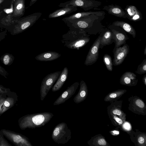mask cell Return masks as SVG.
I'll return each mask as SVG.
<instances>
[{
    "mask_svg": "<svg viewBox=\"0 0 146 146\" xmlns=\"http://www.w3.org/2000/svg\"><path fill=\"white\" fill-rule=\"evenodd\" d=\"M89 36L82 30L69 28L68 32L62 35L61 41L68 48L78 50L89 42Z\"/></svg>",
    "mask_w": 146,
    "mask_h": 146,
    "instance_id": "1",
    "label": "cell"
},
{
    "mask_svg": "<svg viewBox=\"0 0 146 146\" xmlns=\"http://www.w3.org/2000/svg\"><path fill=\"white\" fill-rule=\"evenodd\" d=\"M53 116L52 113L49 112L29 114L19 119V125L22 130L40 127L48 123Z\"/></svg>",
    "mask_w": 146,
    "mask_h": 146,
    "instance_id": "2",
    "label": "cell"
},
{
    "mask_svg": "<svg viewBox=\"0 0 146 146\" xmlns=\"http://www.w3.org/2000/svg\"><path fill=\"white\" fill-rule=\"evenodd\" d=\"M42 15V13L36 12L14 20L8 30L11 34L13 35L21 33L32 27Z\"/></svg>",
    "mask_w": 146,
    "mask_h": 146,
    "instance_id": "3",
    "label": "cell"
},
{
    "mask_svg": "<svg viewBox=\"0 0 146 146\" xmlns=\"http://www.w3.org/2000/svg\"><path fill=\"white\" fill-rule=\"evenodd\" d=\"M51 137L53 141L58 144H64L71 139V132L67 124L65 122H62L54 127Z\"/></svg>",
    "mask_w": 146,
    "mask_h": 146,
    "instance_id": "4",
    "label": "cell"
},
{
    "mask_svg": "<svg viewBox=\"0 0 146 146\" xmlns=\"http://www.w3.org/2000/svg\"><path fill=\"white\" fill-rule=\"evenodd\" d=\"M61 71H58L48 74L42 80L40 86V100L43 101L59 77Z\"/></svg>",
    "mask_w": 146,
    "mask_h": 146,
    "instance_id": "5",
    "label": "cell"
},
{
    "mask_svg": "<svg viewBox=\"0 0 146 146\" xmlns=\"http://www.w3.org/2000/svg\"><path fill=\"white\" fill-rule=\"evenodd\" d=\"M101 2L94 0H70L61 3L58 5L60 7H80L85 11L96 8L101 5Z\"/></svg>",
    "mask_w": 146,
    "mask_h": 146,
    "instance_id": "6",
    "label": "cell"
},
{
    "mask_svg": "<svg viewBox=\"0 0 146 146\" xmlns=\"http://www.w3.org/2000/svg\"><path fill=\"white\" fill-rule=\"evenodd\" d=\"M1 131L3 135L15 145L33 146L29 139L21 134L5 129Z\"/></svg>",
    "mask_w": 146,
    "mask_h": 146,
    "instance_id": "7",
    "label": "cell"
},
{
    "mask_svg": "<svg viewBox=\"0 0 146 146\" xmlns=\"http://www.w3.org/2000/svg\"><path fill=\"white\" fill-rule=\"evenodd\" d=\"M102 36H99L91 47L86 56L84 64L91 65L97 60L99 56V49Z\"/></svg>",
    "mask_w": 146,
    "mask_h": 146,
    "instance_id": "8",
    "label": "cell"
},
{
    "mask_svg": "<svg viewBox=\"0 0 146 146\" xmlns=\"http://www.w3.org/2000/svg\"><path fill=\"white\" fill-rule=\"evenodd\" d=\"M92 15L64 22L69 28L78 29L84 31L91 25L92 21L91 19Z\"/></svg>",
    "mask_w": 146,
    "mask_h": 146,
    "instance_id": "9",
    "label": "cell"
},
{
    "mask_svg": "<svg viewBox=\"0 0 146 146\" xmlns=\"http://www.w3.org/2000/svg\"><path fill=\"white\" fill-rule=\"evenodd\" d=\"M79 85L78 82H76L68 87L53 103L54 106L58 105L64 103L75 93Z\"/></svg>",
    "mask_w": 146,
    "mask_h": 146,
    "instance_id": "10",
    "label": "cell"
},
{
    "mask_svg": "<svg viewBox=\"0 0 146 146\" xmlns=\"http://www.w3.org/2000/svg\"><path fill=\"white\" fill-rule=\"evenodd\" d=\"M129 50V46L127 44L122 47H117L114 55L113 65L117 66L121 64L128 54Z\"/></svg>",
    "mask_w": 146,
    "mask_h": 146,
    "instance_id": "11",
    "label": "cell"
},
{
    "mask_svg": "<svg viewBox=\"0 0 146 146\" xmlns=\"http://www.w3.org/2000/svg\"><path fill=\"white\" fill-rule=\"evenodd\" d=\"M25 0H15L13 2L12 17L14 20L19 19L23 16L25 10Z\"/></svg>",
    "mask_w": 146,
    "mask_h": 146,
    "instance_id": "12",
    "label": "cell"
},
{
    "mask_svg": "<svg viewBox=\"0 0 146 146\" xmlns=\"http://www.w3.org/2000/svg\"><path fill=\"white\" fill-rule=\"evenodd\" d=\"M102 9L106 11L109 14L116 17L127 18L129 20V18L125 12L120 6L113 4L106 5Z\"/></svg>",
    "mask_w": 146,
    "mask_h": 146,
    "instance_id": "13",
    "label": "cell"
},
{
    "mask_svg": "<svg viewBox=\"0 0 146 146\" xmlns=\"http://www.w3.org/2000/svg\"><path fill=\"white\" fill-rule=\"evenodd\" d=\"M125 10L129 20L136 22L142 19V13L135 6L133 5H127Z\"/></svg>",
    "mask_w": 146,
    "mask_h": 146,
    "instance_id": "14",
    "label": "cell"
},
{
    "mask_svg": "<svg viewBox=\"0 0 146 146\" xmlns=\"http://www.w3.org/2000/svg\"><path fill=\"white\" fill-rule=\"evenodd\" d=\"M136 75L131 72H126L121 76L120 83L122 84L128 86L136 85L137 82Z\"/></svg>",
    "mask_w": 146,
    "mask_h": 146,
    "instance_id": "15",
    "label": "cell"
},
{
    "mask_svg": "<svg viewBox=\"0 0 146 146\" xmlns=\"http://www.w3.org/2000/svg\"><path fill=\"white\" fill-rule=\"evenodd\" d=\"M61 56L60 53L53 51H46L37 55L35 59L40 61H50L58 58Z\"/></svg>",
    "mask_w": 146,
    "mask_h": 146,
    "instance_id": "16",
    "label": "cell"
},
{
    "mask_svg": "<svg viewBox=\"0 0 146 146\" xmlns=\"http://www.w3.org/2000/svg\"><path fill=\"white\" fill-rule=\"evenodd\" d=\"M68 68L66 67H64L61 71L60 74L55 84L52 88V92L57 91L61 88L68 78Z\"/></svg>",
    "mask_w": 146,
    "mask_h": 146,
    "instance_id": "17",
    "label": "cell"
},
{
    "mask_svg": "<svg viewBox=\"0 0 146 146\" xmlns=\"http://www.w3.org/2000/svg\"><path fill=\"white\" fill-rule=\"evenodd\" d=\"M105 14L104 12L102 11L83 12L75 13L69 16L64 17L62 19L64 22L75 19L82 18L86 16L94 15L96 16H101Z\"/></svg>",
    "mask_w": 146,
    "mask_h": 146,
    "instance_id": "18",
    "label": "cell"
},
{
    "mask_svg": "<svg viewBox=\"0 0 146 146\" xmlns=\"http://www.w3.org/2000/svg\"><path fill=\"white\" fill-rule=\"evenodd\" d=\"M80 85L79 92L73 99L74 102L76 104L79 103L84 101L87 95L88 88L85 82L83 80H81Z\"/></svg>",
    "mask_w": 146,
    "mask_h": 146,
    "instance_id": "19",
    "label": "cell"
},
{
    "mask_svg": "<svg viewBox=\"0 0 146 146\" xmlns=\"http://www.w3.org/2000/svg\"><path fill=\"white\" fill-rule=\"evenodd\" d=\"M77 10V8L76 7L69 6L62 7L50 13L48 15V18H54L59 17L69 14L76 11Z\"/></svg>",
    "mask_w": 146,
    "mask_h": 146,
    "instance_id": "20",
    "label": "cell"
},
{
    "mask_svg": "<svg viewBox=\"0 0 146 146\" xmlns=\"http://www.w3.org/2000/svg\"><path fill=\"white\" fill-rule=\"evenodd\" d=\"M113 25L122 28L132 35L133 38L135 37L136 33L135 29L131 25L128 23L123 21H116L113 23Z\"/></svg>",
    "mask_w": 146,
    "mask_h": 146,
    "instance_id": "21",
    "label": "cell"
},
{
    "mask_svg": "<svg viewBox=\"0 0 146 146\" xmlns=\"http://www.w3.org/2000/svg\"><path fill=\"white\" fill-rule=\"evenodd\" d=\"M112 32L113 35V39L116 42V47H118L124 44L128 38L123 33L112 29Z\"/></svg>",
    "mask_w": 146,
    "mask_h": 146,
    "instance_id": "22",
    "label": "cell"
},
{
    "mask_svg": "<svg viewBox=\"0 0 146 146\" xmlns=\"http://www.w3.org/2000/svg\"><path fill=\"white\" fill-rule=\"evenodd\" d=\"M112 38H113V33L109 31H106L102 37L100 45L101 44L104 46L108 45Z\"/></svg>",
    "mask_w": 146,
    "mask_h": 146,
    "instance_id": "23",
    "label": "cell"
},
{
    "mask_svg": "<svg viewBox=\"0 0 146 146\" xmlns=\"http://www.w3.org/2000/svg\"><path fill=\"white\" fill-rule=\"evenodd\" d=\"M14 59V56L12 54L9 53L4 54L0 58L2 63L7 66H10L13 63Z\"/></svg>",
    "mask_w": 146,
    "mask_h": 146,
    "instance_id": "24",
    "label": "cell"
},
{
    "mask_svg": "<svg viewBox=\"0 0 146 146\" xmlns=\"http://www.w3.org/2000/svg\"><path fill=\"white\" fill-rule=\"evenodd\" d=\"M126 90H121L113 92L109 94L105 98V101H108L120 96L125 92Z\"/></svg>",
    "mask_w": 146,
    "mask_h": 146,
    "instance_id": "25",
    "label": "cell"
},
{
    "mask_svg": "<svg viewBox=\"0 0 146 146\" xmlns=\"http://www.w3.org/2000/svg\"><path fill=\"white\" fill-rule=\"evenodd\" d=\"M103 61L107 69L109 71H112L113 70V62L111 58L108 54H105L103 57Z\"/></svg>",
    "mask_w": 146,
    "mask_h": 146,
    "instance_id": "26",
    "label": "cell"
},
{
    "mask_svg": "<svg viewBox=\"0 0 146 146\" xmlns=\"http://www.w3.org/2000/svg\"><path fill=\"white\" fill-rule=\"evenodd\" d=\"M12 13L7 14L1 19L0 22L3 25L10 26L13 24L14 20L12 17Z\"/></svg>",
    "mask_w": 146,
    "mask_h": 146,
    "instance_id": "27",
    "label": "cell"
},
{
    "mask_svg": "<svg viewBox=\"0 0 146 146\" xmlns=\"http://www.w3.org/2000/svg\"><path fill=\"white\" fill-rule=\"evenodd\" d=\"M135 72L139 74H142L146 73V59L144 60L142 63L138 66Z\"/></svg>",
    "mask_w": 146,
    "mask_h": 146,
    "instance_id": "28",
    "label": "cell"
},
{
    "mask_svg": "<svg viewBox=\"0 0 146 146\" xmlns=\"http://www.w3.org/2000/svg\"><path fill=\"white\" fill-rule=\"evenodd\" d=\"M112 113L115 115H118L121 118L123 119H125V115L120 110L116 109L113 110Z\"/></svg>",
    "mask_w": 146,
    "mask_h": 146,
    "instance_id": "29",
    "label": "cell"
},
{
    "mask_svg": "<svg viewBox=\"0 0 146 146\" xmlns=\"http://www.w3.org/2000/svg\"><path fill=\"white\" fill-rule=\"evenodd\" d=\"M1 131L0 130V146H11V145L9 144L7 141L4 138L3 133L2 135H1Z\"/></svg>",
    "mask_w": 146,
    "mask_h": 146,
    "instance_id": "30",
    "label": "cell"
},
{
    "mask_svg": "<svg viewBox=\"0 0 146 146\" xmlns=\"http://www.w3.org/2000/svg\"><path fill=\"white\" fill-rule=\"evenodd\" d=\"M8 74L7 72L0 65V75L7 78Z\"/></svg>",
    "mask_w": 146,
    "mask_h": 146,
    "instance_id": "31",
    "label": "cell"
},
{
    "mask_svg": "<svg viewBox=\"0 0 146 146\" xmlns=\"http://www.w3.org/2000/svg\"><path fill=\"white\" fill-rule=\"evenodd\" d=\"M13 3H11V6L10 8L4 9H3V12L7 14L13 13Z\"/></svg>",
    "mask_w": 146,
    "mask_h": 146,
    "instance_id": "32",
    "label": "cell"
},
{
    "mask_svg": "<svg viewBox=\"0 0 146 146\" xmlns=\"http://www.w3.org/2000/svg\"><path fill=\"white\" fill-rule=\"evenodd\" d=\"M135 104L137 106L141 108H144L145 106L144 102L140 99L137 100L135 102Z\"/></svg>",
    "mask_w": 146,
    "mask_h": 146,
    "instance_id": "33",
    "label": "cell"
},
{
    "mask_svg": "<svg viewBox=\"0 0 146 146\" xmlns=\"http://www.w3.org/2000/svg\"><path fill=\"white\" fill-rule=\"evenodd\" d=\"M97 143L98 145H106L107 144L106 140L103 138H100L98 140Z\"/></svg>",
    "mask_w": 146,
    "mask_h": 146,
    "instance_id": "34",
    "label": "cell"
},
{
    "mask_svg": "<svg viewBox=\"0 0 146 146\" xmlns=\"http://www.w3.org/2000/svg\"><path fill=\"white\" fill-rule=\"evenodd\" d=\"M7 34V31L5 30L3 31L0 32V42L5 37Z\"/></svg>",
    "mask_w": 146,
    "mask_h": 146,
    "instance_id": "35",
    "label": "cell"
},
{
    "mask_svg": "<svg viewBox=\"0 0 146 146\" xmlns=\"http://www.w3.org/2000/svg\"><path fill=\"white\" fill-rule=\"evenodd\" d=\"M114 116L115 117H114V118L117 123L120 124H121L123 123V122L121 119L117 117H115V116Z\"/></svg>",
    "mask_w": 146,
    "mask_h": 146,
    "instance_id": "36",
    "label": "cell"
},
{
    "mask_svg": "<svg viewBox=\"0 0 146 146\" xmlns=\"http://www.w3.org/2000/svg\"><path fill=\"white\" fill-rule=\"evenodd\" d=\"M138 141L140 144H142L145 142V139L142 137H139Z\"/></svg>",
    "mask_w": 146,
    "mask_h": 146,
    "instance_id": "37",
    "label": "cell"
},
{
    "mask_svg": "<svg viewBox=\"0 0 146 146\" xmlns=\"http://www.w3.org/2000/svg\"><path fill=\"white\" fill-rule=\"evenodd\" d=\"M130 125L128 123H125L124 125V127L125 129H129L130 128Z\"/></svg>",
    "mask_w": 146,
    "mask_h": 146,
    "instance_id": "38",
    "label": "cell"
},
{
    "mask_svg": "<svg viewBox=\"0 0 146 146\" xmlns=\"http://www.w3.org/2000/svg\"><path fill=\"white\" fill-rule=\"evenodd\" d=\"M38 0H31L29 4V6H31L33 5Z\"/></svg>",
    "mask_w": 146,
    "mask_h": 146,
    "instance_id": "39",
    "label": "cell"
},
{
    "mask_svg": "<svg viewBox=\"0 0 146 146\" xmlns=\"http://www.w3.org/2000/svg\"><path fill=\"white\" fill-rule=\"evenodd\" d=\"M143 80L144 84L146 85V75L145 74L143 78Z\"/></svg>",
    "mask_w": 146,
    "mask_h": 146,
    "instance_id": "40",
    "label": "cell"
},
{
    "mask_svg": "<svg viewBox=\"0 0 146 146\" xmlns=\"http://www.w3.org/2000/svg\"><path fill=\"white\" fill-rule=\"evenodd\" d=\"M112 132L115 134H119V131H114Z\"/></svg>",
    "mask_w": 146,
    "mask_h": 146,
    "instance_id": "41",
    "label": "cell"
},
{
    "mask_svg": "<svg viewBox=\"0 0 146 146\" xmlns=\"http://www.w3.org/2000/svg\"><path fill=\"white\" fill-rule=\"evenodd\" d=\"M144 54L145 55L146 54V46H145V49L144 50Z\"/></svg>",
    "mask_w": 146,
    "mask_h": 146,
    "instance_id": "42",
    "label": "cell"
},
{
    "mask_svg": "<svg viewBox=\"0 0 146 146\" xmlns=\"http://www.w3.org/2000/svg\"><path fill=\"white\" fill-rule=\"evenodd\" d=\"M5 0H0V5H1Z\"/></svg>",
    "mask_w": 146,
    "mask_h": 146,
    "instance_id": "43",
    "label": "cell"
},
{
    "mask_svg": "<svg viewBox=\"0 0 146 146\" xmlns=\"http://www.w3.org/2000/svg\"><path fill=\"white\" fill-rule=\"evenodd\" d=\"M3 10H0V17L1 16L2 14L3 13Z\"/></svg>",
    "mask_w": 146,
    "mask_h": 146,
    "instance_id": "44",
    "label": "cell"
},
{
    "mask_svg": "<svg viewBox=\"0 0 146 146\" xmlns=\"http://www.w3.org/2000/svg\"><path fill=\"white\" fill-rule=\"evenodd\" d=\"M11 0V3H13V2H14V1H15V0Z\"/></svg>",
    "mask_w": 146,
    "mask_h": 146,
    "instance_id": "45",
    "label": "cell"
},
{
    "mask_svg": "<svg viewBox=\"0 0 146 146\" xmlns=\"http://www.w3.org/2000/svg\"></svg>",
    "mask_w": 146,
    "mask_h": 146,
    "instance_id": "46",
    "label": "cell"
}]
</instances>
